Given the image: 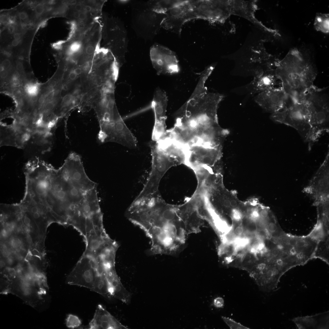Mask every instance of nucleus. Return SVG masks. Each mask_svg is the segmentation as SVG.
<instances>
[{"instance_id": "9b49d317", "label": "nucleus", "mask_w": 329, "mask_h": 329, "mask_svg": "<svg viewBox=\"0 0 329 329\" xmlns=\"http://www.w3.org/2000/svg\"><path fill=\"white\" fill-rule=\"evenodd\" d=\"M195 19L222 22L234 14L232 1L191 0Z\"/></svg>"}, {"instance_id": "393cba45", "label": "nucleus", "mask_w": 329, "mask_h": 329, "mask_svg": "<svg viewBox=\"0 0 329 329\" xmlns=\"http://www.w3.org/2000/svg\"><path fill=\"white\" fill-rule=\"evenodd\" d=\"M81 323L80 318L77 316L73 314H69L66 319V325L69 328L73 329L80 328Z\"/></svg>"}, {"instance_id": "c85d7f7f", "label": "nucleus", "mask_w": 329, "mask_h": 329, "mask_svg": "<svg viewBox=\"0 0 329 329\" xmlns=\"http://www.w3.org/2000/svg\"><path fill=\"white\" fill-rule=\"evenodd\" d=\"M23 93V91L21 88L16 87L12 91L13 96L16 98H20L22 97Z\"/></svg>"}, {"instance_id": "39448f33", "label": "nucleus", "mask_w": 329, "mask_h": 329, "mask_svg": "<svg viewBox=\"0 0 329 329\" xmlns=\"http://www.w3.org/2000/svg\"><path fill=\"white\" fill-rule=\"evenodd\" d=\"M303 101L308 108L310 129L307 142H314L329 131L328 87L318 88L314 85L304 95Z\"/></svg>"}, {"instance_id": "864d4df0", "label": "nucleus", "mask_w": 329, "mask_h": 329, "mask_svg": "<svg viewBox=\"0 0 329 329\" xmlns=\"http://www.w3.org/2000/svg\"><path fill=\"white\" fill-rule=\"evenodd\" d=\"M21 37V36L20 34L19 33H16L14 35V39L17 40H20Z\"/></svg>"}, {"instance_id": "de8ad7c7", "label": "nucleus", "mask_w": 329, "mask_h": 329, "mask_svg": "<svg viewBox=\"0 0 329 329\" xmlns=\"http://www.w3.org/2000/svg\"><path fill=\"white\" fill-rule=\"evenodd\" d=\"M8 30L9 33L11 34L13 33L15 31V27L12 25H10L8 27Z\"/></svg>"}, {"instance_id": "7c9ffc66", "label": "nucleus", "mask_w": 329, "mask_h": 329, "mask_svg": "<svg viewBox=\"0 0 329 329\" xmlns=\"http://www.w3.org/2000/svg\"><path fill=\"white\" fill-rule=\"evenodd\" d=\"M21 244V241L19 238H14L11 241V246L14 248H16L19 247Z\"/></svg>"}, {"instance_id": "c9c22d12", "label": "nucleus", "mask_w": 329, "mask_h": 329, "mask_svg": "<svg viewBox=\"0 0 329 329\" xmlns=\"http://www.w3.org/2000/svg\"><path fill=\"white\" fill-rule=\"evenodd\" d=\"M260 215L262 218H267L268 217L269 212L266 209H264L261 210L260 211Z\"/></svg>"}, {"instance_id": "603ef678", "label": "nucleus", "mask_w": 329, "mask_h": 329, "mask_svg": "<svg viewBox=\"0 0 329 329\" xmlns=\"http://www.w3.org/2000/svg\"><path fill=\"white\" fill-rule=\"evenodd\" d=\"M20 40L14 39L12 42V45L13 46H16L19 44Z\"/></svg>"}, {"instance_id": "aec40b11", "label": "nucleus", "mask_w": 329, "mask_h": 329, "mask_svg": "<svg viewBox=\"0 0 329 329\" xmlns=\"http://www.w3.org/2000/svg\"><path fill=\"white\" fill-rule=\"evenodd\" d=\"M83 328L89 329H128L100 304L97 306L93 317L88 325Z\"/></svg>"}, {"instance_id": "09e8293b", "label": "nucleus", "mask_w": 329, "mask_h": 329, "mask_svg": "<svg viewBox=\"0 0 329 329\" xmlns=\"http://www.w3.org/2000/svg\"><path fill=\"white\" fill-rule=\"evenodd\" d=\"M56 81L55 80L50 81L48 83V86L50 87L53 88L55 87L56 85Z\"/></svg>"}, {"instance_id": "f8f14e48", "label": "nucleus", "mask_w": 329, "mask_h": 329, "mask_svg": "<svg viewBox=\"0 0 329 329\" xmlns=\"http://www.w3.org/2000/svg\"><path fill=\"white\" fill-rule=\"evenodd\" d=\"M222 146L216 147L194 145L187 148L186 164L192 169L200 167H212L222 156Z\"/></svg>"}, {"instance_id": "6e6552de", "label": "nucleus", "mask_w": 329, "mask_h": 329, "mask_svg": "<svg viewBox=\"0 0 329 329\" xmlns=\"http://www.w3.org/2000/svg\"><path fill=\"white\" fill-rule=\"evenodd\" d=\"M274 121L289 126L295 129L306 142L310 129L309 113L302 101H295L271 115Z\"/></svg>"}, {"instance_id": "6ab92c4d", "label": "nucleus", "mask_w": 329, "mask_h": 329, "mask_svg": "<svg viewBox=\"0 0 329 329\" xmlns=\"http://www.w3.org/2000/svg\"><path fill=\"white\" fill-rule=\"evenodd\" d=\"M277 65L271 64L259 67L249 87L251 94H258L277 87L281 83L276 73Z\"/></svg>"}, {"instance_id": "4c0bfd02", "label": "nucleus", "mask_w": 329, "mask_h": 329, "mask_svg": "<svg viewBox=\"0 0 329 329\" xmlns=\"http://www.w3.org/2000/svg\"><path fill=\"white\" fill-rule=\"evenodd\" d=\"M77 75L81 74L83 70L82 67H76L73 70Z\"/></svg>"}, {"instance_id": "37998d69", "label": "nucleus", "mask_w": 329, "mask_h": 329, "mask_svg": "<svg viewBox=\"0 0 329 329\" xmlns=\"http://www.w3.org/2000/svg\"><path fill=\"white\" fill-rule=\"evenodd\" d=\"M9 17L5 15H2L0 17L1 22L3 23H5L9 21Z\"/></svg>"}, {"instance_id": "b1692460", "label": "nucleus", "mask_w": 329, "mask_h": 329, "mask_svg": "<svg viewBox=\"0 0 329 329\" xmlns=\"http://www.w3.org/2000/svg\"><path fill=\"white\" fill-rule=\"evenodd\" d=\"M24 90L28 97L35 98L37 97L39 93L40 86L37 83L28 82L25 85Z\"/></svg>"}, {"instance_id": "2eb2a0df", "label": "nucleus", "mask_w": 329, "mask_h": 329, "mask_svg": "<svg viewBox=\"0 0 329 329\" xmlns=\"http://www.w3.org/2000/svg\"><path fill=\"white\" fill-rule=\"evenodd\" d=\"M254 100L263 109L271 114L296 101L286 93L281 86L271 88L257 94Z\"/></svg>"}, {"instance_id": "72a5a7b5", "label": "nucleus", "mask_w": 329, "mask_h": 329, "mask_svg": "<svg viewBox=\"0 0 329 329\" xmlns=\"http://www.w3.org/2000/svg\"><path fill=\"white\" fill-rule=\"evenodd\" d=\"M244 229L243 227L241 225L237 226L235 230V234L238 235H241L243 233Z\"/></svg>"}, {"instance_id": "1a4fd4ad", "label": "nucleus", "mask_w": 329, "mask_h": 329, "mask_svg": "<svg viewBox=\"0 0 329 329\" xmlns=\"http://www.w3.org/2000/svg\"><path fill=\"white\" fill-rule=\"evenodd\" d=\"M101 23L104 48L112 53L120 67L125 62L127 51L125 31L116 20L104 18L103 15Z\"/></svg>"}, {"instance_id": "2f4dec72", "label": "nucleus", "mask_w": 329, "mask_h": 329, "mask_svg": "<svg viewBox=\"0 0 329 329\" xmlns=\"http://www.w3.org/2000/svg\"><path fill=\"white\" fill-rule=\"evenodd\" d=\"M44 10V6L42 4L40 3L36 5L35 7L36 13L38 15L42 14Z\"/></svg>"}, {"instance_id": "6e6d98bb", "label": "nucleus", "mask_w": 329, "mask_h": 329, "mask_svg": "<svg viewBox=\"0 0 329 329\" xmlns=\"http://www.w3.org/2000/svg\"><path fill=\"white\" fill-rule=\"evenodd\" d=\"M5 265V263L2 260L0 262V266L1 268H2L4 267Z\"/></svg>"}, {"instance_id": "ea45409f", "label": "nucleus", "mask_w": 329, "mask_h": 329, "mask_svg": "<svg viewBox=\"0 0 329 329\" xmlns=\"http://www.w3.org/2000/svg\"><path fill=\"white\" fill-rule=\"evenodd\" d=\"M16 68L18 71L22 72L24 70V67L23 63L20 62H18L16 64Z\"/></svg>"}, {"instance_id": "3c124183", "label": "nucleus", "mask_w": 329, "mask_h": 329, "mask_svg": "<svg viewBox=\"0 0 329 329\" xmlns=\"http://www.w3.org/2000/svg\"><path fill=\"white\" fill-rule=\"evenodd\" d=\"M8 231H7L5 229H3L2 231L1 234L2 236L3 237H6L8 235Z\"/></svg>"}, {"instance_id": "8fccbe9b", "label": "nucleus", "mask_w": 329, "mask_h": 329, "mask_svg": "<svg viewBox=\"0 0 329 329\" xmlns=\"http://www.w3.org/2000/svg\"><path fill=\"white\" fill-rule=\"evenodd\" d=\"M14 262L13 258L12 256H9L7 259V263L10 265L12 264Z\"/></svg>"}, {"instance_id": "bb28decb", "label": "nucleus", "mask_w": 329, "mask_h": 329, "mask_svg": "<svg viewBox=\"0 0 329 329\" xmlns=\"http://www.w3.org/2000/svg\"><path fill=\"white\" fill-rule=\"evenodd\" d=\"M4 276L10 281L14 279L16 277V272L15 268L6 267L5 270Z\"/></svg>"}, {"instance_id": "cd10ccee", "label": "nucleus", "mask_w": 329, "mask_h": 329, "mask_svg": "<svg viewBox=\"0 0 329 329\" xmlns=\"http://www.w3.org/2000/svg\"><path fill=\"white\" fill-rule=\"evenodd\" d=\"M224 300L221 297H217L213 300V304L216 308H222L224 306Z\"/></svg>"}, {"instance_id": "5fc2aeb1", "label": "nucleus", "mask_w": 329, "mask_h": 329, "mask_svg": "<svg viewBox=\"0 0 329 329\" xmlns=\"http://www.w3.org/2000/svg\"><path fill=\"white\" fill-rule=\"evenodd\" d=\"M230 206L232 207H235L237 205V202L234 200H232L230 201Z\"/></svg>"}, {"instance_id": "ddd939ff", "label": "nucleus", "mask_w": 329, "mask_h": 329, "mask_svg": "<svg viewBox=\"0 0 329 329\" xmlns=\"http://www.w3.org/2000/svg\"><path fill=\"white\" fill-rule=\"evenodd\" d=\"M329 152L309 185L304 191L314 200L315 205L329 200Z\"/></svg>"}, {"instance_id": "e433bc0d", "label": "nucleus", "mask_w": 329, "mask_h": 329, "mask_svg": "<svg viewBox=\"0 0 329 329\" xmlns=\"http://www.w3.org/2000/svg\"><path fill=\"white\" fill-rule=\"evenodd\" d=\"M233 216L235 220H239L241 218V215L238 211L235 210L233 212Z\"/></svg>"}, {"instance_id": "79ce46f5", "label": "nucleus", "mask_w": 329, "mask_h": 329, "mask_svg": "<svg viewBox=\"0 0 329 329\" xmlns=\"http://www.w3.org/2000/svg\"><path fill=\"white\" fill-rule=\"evenodd\" d=\"M19 17L21 19L24 20L27 18L28 15L25 12H21L19 13Z\"/></svg>"}, {"instance_id": "a19ab883", "label": "nucleus", "mask_w": 329, "mask_h": 329, "mask_svg": "<svg viewBox=\"0 0 329 329\" xmlns=\"http://www.w3.org/2000/svg\"><path fill=\"white\" fill-rule=\"evenodd\" d=\"M9 75L8 72L6 70L4 69L1 71L0 76L2 79L6 78Z\"/></svg>"}, {"instance_id": "473e14b6", "label": "nucleus", "mask_w": 329, "mask_h": 329, "mask_svg": "<svg viewBox=\"0 0 329 329\" xmlns=\"http://www.w3.org/2000/svg\"><path fill=\"white\" fill-rule=\"evenodd\" d=\"M11 66V62L10 60L8 59H4L2 62L1 67L4 69H8Z\"/></svg>"}, {"instance_id": "f3484780", "label": "nucleus", "mask_w": 329, "mask_h": 329, "mask_svg": "<svg viewBox=\"0 0 329 329\" xmlns=\"http://www.w3.org/2000/svg\"><path fill=\"white\" fill-rule=\"evenodd\" d=\"M168 101L165 92L159 88H157L154 93L151 105L155 117L152 136V140L158 141L164 136L166 132V112Z\"/></svg>"}, {"instance_id": "4468645a", "label": "nucleus", "mask_w": 329, "mask_h": 329, "mask_svg": "<svg viewBox=\"0 0 329 329\" xmlns=\"http://www.w3.org/2000/svg\"><path fill=\"white\" fill-rule=\"evenodd\" d=\"M150 56L152 65L158 74H173L179 71L176 55L169 48L155 44L150 48Z\"/></svg>"}, {"instance_id": "9d476101", "label": "nucleus", "mask_w": 329, "mask_h": 329, "mask_svg": "<svg viewBox=\"0 0 329 329\" xmlns=\"http://www.w3.org/2000/svg\"><path fill=\"white\" fill-rule=\"evenodd\" d=\"M99 127L98 138L101 142H114L129 148L136 147V139L126 125L116 107L113 120L100 124Z\"/></svg>"}, {"instance_id": "f03ea898", "label": "nucleus", "mask_w": 329, "mask_h": 329, "mask_svg": "<svg viewBox=\"0 0 329 329\" xmlns=\"http://www.w3.org/2000/svg\"><path fill=\"white\" fill-rule=\"evenodd\" d=\"M276 73L283 90L296 101H303L317 74L310 53L296 48L290 50L280 60Z\"/></svg>"}, {"instance_id": "a211bd4d", "label": "nucleus", "mask_w": 329, "mask_h": 329, "mask_svg": "<svg viewBox=\"0 0 329 329\" xmlns=\"http://www.w3.org/2000/svg\"><path fill=\"white\" fill-rule=\"evenodd\" d=\"M178 214L190 234L200 232L204 225V219L200 213L197 197L195 193L185 203L176 205Z\"/></svg>"}, {"instance_id": "c756f323", "label": "nucleus", "mask_w": 329, "mask_h": 329, "mask_svg": "<svg viewBox=\"0 0 329 329\" xmlns=\"http://www.w3.org/2000/svg\"><path fill=\"white\" fill-rule=\"evenodd\" d=\"M103 80L101 76L96 75L93 77V81L94 84L96 85H101L103 82Z\"/></svg>"}, {"instance_id": "dca6fc26", "label": "nucleus", "mask_w": 329, "mask_h": 329, "mask_svg": "<svg viewBox=\"0 0 329 329\" xmlns=\"http://www.w3.org/2000/svg\"><path fill=\"white\" fill-rule=\"evenodd\" d=\"M165 14V17L161 26L179 36L181 35L184 24L189 21L195 19L190 0H183Z\"/></svg>"}, {"instance_id": "423d86ee", "label": "nucleus", "mask_w": 329, "mask_h": 329, "mask_svg": "<svg viewBox=\"0 0 329 329\" xmlns=\"http://www.w3.org/2000/svg\"><path fill=\"white\" fill-rule=\"evenodd\" d=\"M149 144L152 157L151 170L146 184L135 200L148 198L159 192L160 181L168 170L173 166L182 164L180 160L159 147L156 141L152 140Z\"/></svg>"}, {"instance_id": "a878e982", "label": "nucleus", "mask_w": 329, "mask_h": 329, "mask_svg": "<svg viewBox=\"0 0 329 329\" xmlns=\"http://www.w3.org/2000/svg\"><path fill=\"white\" fill-rule=\"evenodd\" d=\"M221 318L225 323L231 329H249V328L245 326L240 323L237 322L233 319L225 317L222 316Z\"/></svg>"}, {"instance_id": "5701e85b", "label": "nucleus", "mask_w": 329, "mask_h": 329, "mask_svg": "<svg viewBox=\"0 0 329 329\" xmlns=\"http://www.w3.org/2000/svg\"><path fill=\"white\" fill-rule=\"evenodd\" d=\"M314 27L317 31L327 34L329 32V14L317 13L316 14Z\"/></svg>"}, {"instance_id": "f704fd0d", "label": "nucleus", "mask_w": 329, "mask_h": 329, "mask_svg": "<svg viewBox=\"0 0 329 329\" xmlns=\"http://www.w3.org/2000/svg\"><path fill=\"white\" fill-rule=\"evenodd\" d=\"M23 216L22 215L23 218V222L27 226H29L31 223V220L30 218L26 214H24Z\"/></svg>"}, {"instance_id": "58836bf2", "label": "nucleus", "mask_w": 329, "mask_h": 329, "mask_svg": "<svg viewBox=\"0 0 329 329\" xmlns=\"http://www.w3.org/2000/svg\"><path fill=\"white\" fill-rule=\"evenodd\" d=\"M231 249V247L229 245H226L224 246L221 249L222 253H226L229 252Z\"/></svg>"}, {"instance_id": "a18cd8bd", "label": "nucleus", "mask_w": 329, "mask_h": 329, "mask_svg": "<svg viewBox=\"0 0 329 329\" xmlns=\"http://www.w3.org/2000/svg\"><path fill=\"white\" fill-rule=\"evenodd\" d=\"M77 76V75L75 73L73 70L70 72L69 74V77L70 80H75Z\"/></svg>"}, {"instance_id": "f257e3e1", "label": "nucleus", "mask_w": 329, "mask_h": 329, "mask_svg": "<svg viewBox=\"0 0 329 329\" xmlns=\"http://www.w3.org/2000/svg\"><path fill=\"white\" fill-rule=\"evenodd\" d=\"M126 217L150 239L151 254H176L182 249L189 235L176 205L167 203L161 196L135 204L129 210Z\"/></svg>"}, {"instance_id": "4be33fe9", "label": "nucleus", "mask_w": 329, "mask_h": 329, "mask_svg": "<svg viewBox=\"0 0 329 329\" xmlns=\"http://www.w3.org/2000/svg\"><path fill=\"white\" fill-rule=\"evenodd\" d=\"M183 0H153L149 2L151 10L159 14H165L168 11L182 3Z\"/></svg>"}, {"instance_id": "0eeeda50", "label": "nucleus", "mask_w": 329, "mask_h": 329, "mask_svg": "<svg viewBox=\"0 0 329 329\" xmlns=\"http://www.w3.org/2000/svg\"><path fill=\"white\" fill-rule=\"evenodd\" d=\"M106 0H70L66 1V16L70 20L72 29L87 28L102 16V9Z\"/></svg>"}, {"instance_id": "20e7f679", "label": "nucleus", "mask_w": 329, "mask_h": 329, "mask_svg": "<svg viewBox=\"0 0 329 329\" xmlns=\"http://www.w3.org/2000/svg\"><path fill=\"white\" fill-rule=\"evenodd\" d=\"M66 282L70 285L87 288L106 297H112L104 267L91 255L83 253Z\"/></svg>"}, {"instance_id": "49530a36", "label": "nucleus", "mask_w": 329, "mask_h": 329, "mask_svg": "<svg viewBox=\"0 0 329 329\" xmlns=\"http://www.w3.org/2000/svg\"><path fill=\"white\" fill-rule=\"evenodd\" d=\"M10 253L9 250L5 249L2 252V255L5 257L8 258L10 256Z\"/></svg>"}, {"instance_id": "412c9836", "label": "nucleus", "mask_w": 329, "mask_h": 329, "mask_svg": "<svg viewBox=\"0 0 329 329\" xmlns=\"http://www.w3.org/2000/svg\"><path fill=\"white\" fill-rule=\"evenodd\" d=\"M292 320L298 329H328L329 311L313 316L297 317Z\"/></svg>"}, {"instance_id": "7ed1b4c3", "label": "nucleus", "mask_w": 329, "mask_h": 329, "mask_svg": "<svg viewBox=\"0 0 329 329\" xmlns=\"http://www.w3.org/2000/svg\"><path fill=\"white\" fill-rule=\"evenodd\" d=\"M223 97L207 90L192 94L177 111L175 125L191 134H205L219 126L217 110Z\"/></svg>"}, {"instance_id": "c03bdc74", "label": "nucleus", "mask_w": 329, "mask_h": 329, "mask_svg": "<svg viewBox=\"0 0 329 329\" xmlns=\"http://www.w3.org/2000/svg\"><path fill=\"white\" fill-rule=\"evenodd\" d=\"M248 229L249 231H255L257 229L256 225L254 223H251L249 225Z\"/></svg>"}]
</instances>
